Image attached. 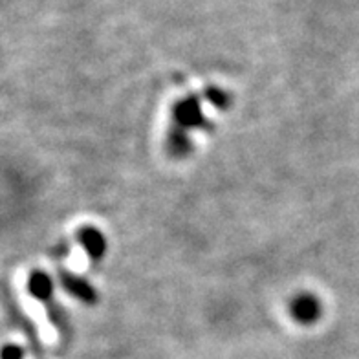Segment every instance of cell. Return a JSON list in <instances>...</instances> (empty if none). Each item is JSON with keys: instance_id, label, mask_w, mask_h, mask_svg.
Returning a JSON list of instances; mask_svg holds the SVG:
<instances>
[{"instance_id": "obj_3", "label": "cell", "mask_w": 359, "mask_h": 359, "mask_svg": "<svg viewBox=\"0 0 359 359\" xmlns=\"http://www.w3.org/2000/svg\"><path fill=\"white\" fill-rule=\"evenodd\" d=\"M83 241H85V246L88 248V251L94 257L103 255L104 251V238L101 236V233H97L95 229H86L83 233Z\"/></svg>"}, {"instance_id": "obj_2", "label": "cell", "mask_w": 359, "mask_h": 359, "mask_svg": "<svg viewBox=\"0 0 359 359\" xmlns=\"http://www.w3.org/2000/svg\"><path fill=\"white\" fill-rule=\"evenodd\" d=\"M28 286H29V292L34 293L35 297L39 299H46L48 295H50V292H52V283H50V279H48L44 273L32 275V277H29Z\"/></svg>"}, {"instance_id": "obj_4", "label": "cell", "mask_w": 359, "mask_h": 359, "mask_svg": "<svg viewBox=\"0 0 359 359\" xmlns=\"http://www.w3.org/2000/svg\"><path fill=\"white\" fill-rule=\"evenodd\" d=\"M0 359H22V350L13 345L4 346L0 352Z\"/></svg>"}, {"instance_id": "obj_1", "label": "cell", "mask_w": 359, "mask_h": 359, "mask_svg": "<svg viewBox=\"0 0 359 359\" xmlns=\"http://www.w3.org/2000/svg\"><path fill=\"white\" fill-rule=\"evenodd\" d=\"M292 312L297 321L312 323L321 313V306H319V301L312 295H301L297 301H293Z\"/></svg>"}]
</instances>
